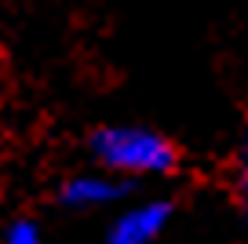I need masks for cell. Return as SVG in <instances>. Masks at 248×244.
<instances>
[{
	"instance_id": "6da1fadb",
	"label": "cell",
	"mask_w": 248,
	"mask_h": 244,
	"mask_svg": "<svg viewBox=\"0 0 248 244\" xmlns=\"http://www.w3.org/2000/svg\"><path fill=\"white\" fill-rule=\"evenodd\" d=\"M95 164L113 179H161L179 168V153L161 131L146 124H106L88 138Z\"/></svg>"
},
{
	"instance_id": "5b68a950",
	"label": "cell",
	"mask_w": 248,
	"mask_h": 244,
	"mask_svg": "<svg viewBox=\"0 0 248 244\" xmlns=\"http://www.w3.org/2000/svg\"><path fill=\"white\" fill-rule=\"evenodd\" d=\"M237 171H241V183H248V124H245L241 142H237Z\"/></svg>"
},
{
	"instance_id": "277c9868",
	"label": "cell",
	"mask_w": 248,
	"mask_h": 244,
	"mask_svg": "<svg viewBox=\"0 0 248 244\" xmlns=\"http://www.w3.org/2000/svg\"><path fill=\"white\" fill-rule=\"evenodd\" d=\"M0 244H47L44 229H40L37 219L30 215H11L4 226H0Z\"/></svg>"
},
{
	"instance_id": "3957f363",
	"label": "cell",
	"mask_w": 248,
	"mask_h": 244,
	"mask_svg": "<svg viewBox=\"0 0 248 244\" xmlns=\"http://www.w3.org/2000/svg\"><path fill=\"white\" fill-rule=\"evenodd\" d=\"M132 183L113 179L106 171H92V175H73L59 186V204L66 212H99V208L117 204L121 197H128Z\"/></svg>"
},
{
	"instance_id": "7a4b0ae2",
	"label": "cell",
	"mask_w": 248,
	"mask_h": 244,
	"mask_svg": "<svg viewBox=\"0 0 248 244\" xmlns=\"http://www.w3.org/2000/svg\"><path fill=\"white\" fill-rule=\"evenodd\" d=\"M171 200L150 197L139 204H128L106 229V244H154L171 222Z\"/></svg>"
},
{
	"instance_id": "8992f818",
	"label": "cell",
	"mask_w": 248,
	"mask_h": 244,
	"mask_svg": "<svg viewBox=\"0 0 248 244\" xmlns=\"http://www.w3.org/2000/svg\"><path fill=\"white\" fill-rule=\"evenodd\" d=\"M241 215H245V226H248V183H241Z\"/></svg>"
}]
</instances>
